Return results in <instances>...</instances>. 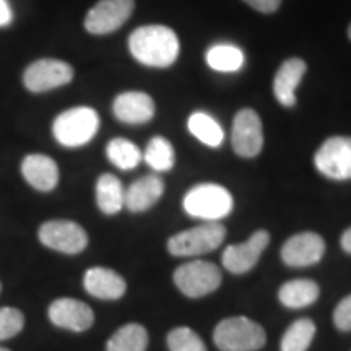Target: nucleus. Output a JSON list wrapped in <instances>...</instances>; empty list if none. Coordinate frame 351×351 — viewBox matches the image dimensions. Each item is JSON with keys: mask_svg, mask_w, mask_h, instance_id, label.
<instances>
[{"mask_svg": "<svg viewBox=\"0 0 351 351\" xmlns=\"http://www.w3.org/2000/svg\"><path fill=\"white\" fill-rule=\"evenodd\" d=\"M340 244H341V247H343V251L348 252L351 256V228H348V230L341 234Z\"/></svg>", "mask_w": 351, "mask_h": 351, "instance_id": "473e14b6", "label": "nucleus"}, {"mask_svg": "<svg viewBox=\"0 0 351 351\" xmlns=\"http://www.w3.org/2000/svg\"><path fill=\"white\" fill-rule=\"evenodd\" d=\"M173 278L184 296L197 300L217 291L221 285V271L212 262L191 261L179 265Z\"/></svg>", "mask_w": 351, "mask_h": 351, "instance_id": "423d86ee", "label": "nucleus"}, {"mask_svg": "<svg viewBox=\"0 0 351 351\" xmlns=\"http://www.w3.org/2000/svg\"><path fill=\"white\" fill-rule=\"evenodd\" d=\"M348 38L351 39V25H350V28H348Z\"/></svg>", "mask_w": 351, "mask_h": 351, "instance_id": "72a5a7b5", "label": "nucleus"}, {"mask_svg": "<svg viewBox=\"0 0 351 351\" xmlns=\"http://www.w3.org/2000/svg\"><path fill=\"white\" fill-rule=\"evenodd\" d=\"M207 64L217 72H238L244 65V54L232 44H215L207 51Z\"/></svg>", "mask_w": 351, "mask_h": 351, "instance_id": "a878e982", "label": "nucleus"}, {"mask_svg": "<svg viewBox=\"0 0 351 351\" xmlns=\"http://www.w3.org/2000/svg\"><path fill=\"white\" fill-rule=\"evenodd\" d=\"M75 70L65 60L38 59L25 69L23 85L32 93H47L69 85Z\"/></svg>", "mask_w": 351, "mask_h": 351, "instance_id": "0eeeda50", "label": "nucleus"}, {"mask_svg": "<svg viewBox=\"0 0 351 351\" xmlns=\"http://www.w3.org/2000/svg\"><path fill=\"white\" fill-rule=\"evenodd\" d=\"M0 291H2V285H0Z\"/></svg>", "mask_w": 351, "mask_h": 351, "instance_id": "c9c22d12", "label": "nucleus"}, {"mask_svg": "<svg viewBox=\"0 0 351 351\" xmlns=\"http://www.w3.org/2000/svg\"><path fill=\"white\" fill-rule=\"evenodd\" d=\"M232 150L241 158H256L263 148V130L258 114L244 108L234 116L231 130Z\"/></svg>", "mask_w": 351, "mask_h": 351, "instance_id": "9b49d317", "label": "nucleus"}, {"mask_svg": "<svg viewBox=\"0 0 351 351\" xmlns=\"http://www.w3.org/2000/svg\"><path fill=\"white\" fill-rule=\"evenodd\" d=\"M226 238V228L219 221H205L181 231L168 239V251L174 257H199L217 251Z\"/></svg>", "mask_w": 351, "mask_h": 351, "instance_id": "39448f33", "label": "nucleus"}, {"mask_svg": "<svg viewBox=\"0 0 351 351\" xmlns=\"http://www.w3.org/2000/svg\"><path fill=\"white\" fill-rule=\"evenodd\" d=\"M270 243L269 231L258 230L247 241L241 244L228 245L223 252V265L234 275L247 274L257 265L258 258Z\"/></svg>", "mask_w": 351, "mask_h": 351, "instance_id": "ddd939ff", "label": "nucleus"}, {"mask_svg": "<svg viewBox=\"0 0 351 351\" xmlns=\"http://www.w3.org/2000/svg\"><path fill=\"white\" fill-rule=\"evenodd\" d=\"M333 324L341 332H351V295L337 304L333 311Z\"/></svg>", "mask_w": 351, "mask_h": 351, "instance_id": "c756f323", "label": "nucleus"}, {"mask_svg": "<svg viewBox=\"0 0 351 351\" xmlns=\"http://www.w3.org/2000/svg\"><path fill=\"white\" fill-rule=\"evenodd\" d=\"M155 101L143 91H124L112 103V112L117 121L130 125L147 124L155 116Z\"/></svg>", "mask_w": 351, "mask_h": 351, "instance_id": "2eb2a0df", "label": "nucleus"}, {"mask_svg": "<svg viewBox=\"0 0 351 351\" xmlns=\"http://www.w3.org/2000/svg\"><path fill=\"white\" fill-rule=\"evenodd\" d=\"M38 238L46 247L69 256L83 252L88 245L86 231L70 219H49L43 223L38 231Z\"/></svg>", "mask_w": 351, "mask_h": 351, "instance_id": "6e6552de", "label": "nucleus"}, {"mask_svg": "<svg viewBox=\"0 0 351 351\" xmlns=\"http://www.w3.org/2000/svg\"><path fill=\"white\" fill-rule=\"evenodd\" d=\"M148 332L140 324H125L112 333L106 351H147Z\"/></svg>", "mask_w": 351, "mask_h": 351, "instance_id": "5701e85b", "label": "nucleus"}, {"mask_svg": "<svg viewBox=\"0 0 351 351\" xmlns=\"http://www.w3.org/2000/svg\"><path fill=\"white\" fill-rule=\"evenodd\" d=\"M106 156L122 171H130L142 163L143 153L134 142L127 138H112L106 147Z\"/></svg>", "mask_w": 351, "mask_h": 351, "instance_id": "393cba45", "label": "nucleus"}, {"mask_svg": "<svg viewBox=\"0 0 351 351\" xmlns=\"http://www.w3.org/2000/svg\"><path fill=\"white\" fill-rule=\"evenodd\" d=\"M280 254L285 265L295 269L311 267L322 261L326 254V241L317 232H298L283 244Z\"/></svg>", "mask_w": 351, "mask_h": 351, "instance_id": "f8f14e48", "label": "nucleus"}, {"mask_svg": "<svg viewBox=\"0 0 351 351\" xmlns=\"http://www.w3.org/2000/svg\"><path fill=\"white\" fill-rule=\"evenodd\" d=\"M143 161L156 173L169 171L176 163L174 147L168 138L153 137L143 152Z\"/></svg>", "mask_w": 351, "mask_h": 351, "instance_id": "bb28decb", "label": "nucleus"}, {"mask_svg": "<svg viewBox=\"0 0 351 351\" xmlns=\"http://www.w3.org/2000/svg\"><path fill=\"white\" fill-rule=\"evenodd\" d=\"M129 51L142 65L166 69L178 60L181 44L178 34L168 26L145 25L130 34Z\"/></svg>", "mask_w": 351, "mask_h": 351, "instance_id": "f257e3e1", "label": "nucleus"}, {"mask_svg": "<svg viewBox=\"0 0 351 351\" xmlns=\"http://www.w3.org/2000/svg\"><path fill=\"white\" fill-rule=\"evenodd\" d=\"M169 351H207L200 335L186 326L176 327L168 333Z\"/></svg>", "mask_w": 351, "mask_h": 351, "instance_id": "cd10ccee", "label": "nucleus"}, {"mask_svg": "<svg viewBox=\"0 0 351 351\" xmlns=\"http://www.w3.org/2000/svg\"><path fill=\"white\" fill-rule=\"evenodd\" d=\"M49 319L56 327L85 332L93 326L95 313L90 306L73 298H59L49 306Z\"/></svg>", "mask_w": 351, "mask_h": 351, "instance_id": "4468645a", "label": "nucleus"}, {"mask_svg": "<svg viewBox=\"0 0 351 351\" xmlns=\"http://www.w3.org/2000/svg\"><path fill=\"white\" fill-rule=\"evenodd\" d=\"M83 287L88 295L104 301L121 300L125 295L127 283L122 276L106 267L88 269L83 276Z\"/></svg>", "mask_w": 351, "mask_h": 351, "instance_id": "f3484780", "label": "nucleus"}, {"mask_svg": "<svg viewBox=\"0 0 351 351\" xmlns=\"http://www.w3.org/2000/svg\"><path fill=\"white\" fill-rule=\"evenodd\" d=\"M21 174L25 181L39 192L54 191L59 184V166L51 156L43 153L26 155L21 161Z\"/></svg>", "mask_w": 351, "mask_h": 351, "instance_id": "dca6fc26", "label": "nucleus"}, {"mask_svg": "<svg viewBox=\"0 0 351 351\" xmlns=\"http://www.w3.org/2000/svg\"><path fill=\"white\" fill-rule=\"evenodd\" d=\"M307 65L300 57L287 59L276 70L274 78V95L276 101L285 108L296 104V88L304 77Z\"/></svg>", "mask_w": 351, "mask_h": 351, "instance_id": "a211bd4d", "label": "nucleus"}, {"mask_svg": "<svg viewBox=\"0 0 351 351\" xmlns=\"http://www.w3.org/2000/svg\"><path fill=\"white\" fill-rule=\"evenodd\" d=\"M13 21V10L8 0H0V28L8 26Z\"/></svg>", "mask_w": 351, "mask_h": 351, "instance_id": "2f4dec72", "label": "nucleus"}, {"mask_svg": "<svg viewBox=\"0 0 351 351\" xmlns=\"http://www.w3.org/2000/svg\"><path fill=\"white\" fill-rule=\"evenodd\" d=\"M165 194V181L156 174H147L134 181L125 191V208L132 213L150 210Z\"/></svg>", "mask_w": 351, "mask_h": 351, "instance_id": "6ab92c4d", "label": "nucleus"}, {"mask_svg": "<svg viewBox=\"0 0 351 351\" xmlns=\"http://www.w3.org/2000/svg\"><path fill=\"white\" fill-rule=\"evenodd\" d=\"M189 132H191L194 137L207 147L218 148L219 145L225 140V132H223L221 125L218 124V121L215 117L210 116L207 112H194L191 114L187 121Z\"/></svg>", "mask_w": 351, "mask_h": 351, "instance_id": "4be33fe9", "label": "nucleus"}, {"mask_svg": "<svg viewBox=\"0 0 351 351\" xmlns=\"http://www.w3.org/2000/svg\"><path fill=\"white\" fill-rule=\"evenodd\" d=\"M25 327V315L15 307H0V341L19 335Z\"/></svg>", "mask_w": 351, "mask_h": 351, "instance_id": "c85d7f7f", "label": "nucleus"}, {"mask_svg": "<svg viewBox=\"0 0 351 351\" xmlns=\"http://www.w3.org/2000/svg\"><path fill=\"white\" fill-rule=\"evenodd\" d=\"M182 207L184 212L192 218L219 221L232 212L234 200L231 192L219 184L204 182L197 184L184 195Z\"/></svg>", "mask_w": 351, "mask_h": 351, "instance_id": "f03ea898", "label": "nucleus"}, {"mask_svg": "<svg viewBox=\"0 0 351 351\" xmlns=\"http://www.w3.org/2000/svg\"><path fill=\"white\" fill-rule=\"evenodd\" d=\"M320 295L319 285L307 278L291 280L282 285L278 291V300L288 309H304L314 304Z\"/></svg>", "mask_w": 351, "mask_h": 351, "instance_id": "412c9836", "label": "nucleus"}, {"mask_svg": "<svg viewBox=\"0 0 351 351\" xmlns=\"http://www.w3.org/2000/svg\"><path fill=\"white\" fill-rule=\"evenodd\" d=\"M99 114L90 106L70 108L52 122V135L62 147L78 148L90 143L98 134Z\"/></svg>", "mask_w": 351, "mask_h": 351, "instance_id": "7ed1b4c3", "label": "nucleus"}, {"mask_svg": "<svg viewBox=\"0 0 351 351\" xmlns=\"http://www.w3.org/2000/svg\"><path fill=\"white\" fill-rule=\"evenodd\" d=\"M135 8V0H99L88 10L85 29L93 36H106L125 25Z\"/></svg>", "mask_w": 351, "mask_h": 351, "instance_id": "9d476101", "label": "nucleus"}, {"mask_svg": "<svg viewBox=\"0 0 351 351\" xmlns=\"http://www.w3.org/2000/svg\"><path fill=\"white\" fill-rule=\"evenodd\" d=\"M314 166L332 181L351 179V137H330L314 155Z\"/></svg>", "mask_w": 351, "mask_h": 351, "instance_id": "1a4fd4ad", "label": "nucleus"}, {"mask_svg": "<svg viewBox=\"0 0 351 351\" xmlns=\"http://www.w3.org/2000/svg\"><path fill=\"white\" fill-rule=\"evenodd\" d=\"M96 204L104 215H116L125 207V189L114 174H101L96 181Z\"/></svg>", "mask_w": 351, "mask_h": 351, "instance_id": "aec40b11", "label": "nucleus"}, {"mask_svg": "<svg viewBox=\"0 0 351 351\" xmlns=\"http://www.w3.org/2000/svg\"><path fill=\"white\" fill-rule=\"evenodd\" d=\"M0 351H10V350H7V348H2V346H0Z\"/></svg>", "mask_w": 351, "mask_h": 351, "instance_id": "f704fd0d", "label": "nucleus"}, {"mask_svg": "<svg viewBox=\"0 0 351 351\" xmlns=\"http://www.w3.org/2000/svg\"><path fill=\"white\" fill-rule=\"evenodd\" d=\"M213 341L221 351H257L267 343V333L256 320L238 315L218 322Z\"/></svg>", "mask_w": 351, "mask_h": 351, "instance_id": "20e7f679", "label": "nucleus"}, {"mask_svg": "<svg viewBox=\"0 0 351 351\" xmlns=\"http://www.w3.org/2000/svg\"><path fill=\"white\" fill-rule=\"evenodd\" d=\"M243 2L261 13H274L282 5V0H243Z\"/></svg>", "mask_w": 351, "mask_h": 351, "instance_id": "7c9ffc66", "label": "nucleus"}, {"mask_svg": "<svg viewBox=\"0 0 351 351\" xmlns=\"http://www.w3.org/2000/svg\"><path fill=\"white\" fill-rule=\"evenodd\" d=\"M315 324L311 319H298L287 328L280 341L282 351H307L315 337Z\"/></svg>", "mask_w": 351, "mask_h": 351, "instance_id": "b1692460", "label": "nucleus"}]
</instances>
